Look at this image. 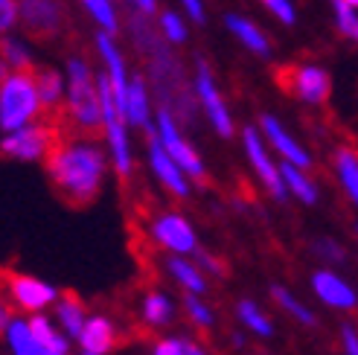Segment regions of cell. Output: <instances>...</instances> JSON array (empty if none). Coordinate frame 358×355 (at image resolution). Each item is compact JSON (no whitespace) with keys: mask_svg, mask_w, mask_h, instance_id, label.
<instances>
[{"mask_svg":"<svg viewBox=\"0 0 358 355\" xmlns=\"http://www.w3.org/2000/svg\"><path fill=\"white\" fill-rule=\"evenodd\" d=\"M187 355H207V352H204L199 344H189V347H187Z\"/></svg>","mask_w":358,"mask_h":355,"instance_id":"obj_44","label":"cell"},{"mask_svg":"<svg viewBox=\"0 0 358 355\" xmlns=\"http://www.w3.org/2000/svg\"><path fill=\"white\" fill-rule=\"evenodd\" d=\"M341 341H344V352H347V355H358V335H355V326H350V324L341 326Z\"/></svg>","mask_w":358,"mask_h":355,"instance_id":"obj_40","label":"cell"},{"mask_svg":"<svg viewBox=\"0 0 358 355\" xmlns=\"http://www.w3.org/2000/svg\"><path fill=\"white\" fill-rule=\"evenodd\" d=\"M344 3H350V6H358V0H344Z\"/></svg>","mask_w":358,"mask_h":355,"instance_id":"obj_47","label":"cell"},{"mask_svg":"<svg viewBox=\"0 0 358 355\" xmlns=\"http://www.w3.org/2000/svg\"><path fill=\"white\" fill-rule=\"evenodd\" d=\"M242 146H245V152H248L250 166H254V172L259 175L262 187L271 192V198H277V201L289 198V189H285L282 178H280V169H277V164L271 161V154H268V149H265V137L259 134V129L248 126V129L242 131Z\"/></svg>","mask_w":358,"mask_h":355,"instance_id":"obj_11","label":"cell"},{"mask_svg":"<svg viewBox=\"0 0 358 355\" xmlns=\"http://www.w3.org/2000/svg\"><path fill=\"white\" fill-rule=\"evenodd\" d=\"M155 129V134H157V140H160V146H164V152L172 157V161L181 166V172L187 175V178H192V181H204V175H207V169H204V161L199 157V152H195L187 140H184V134H181V129H178V122H175V114L169 111V108H164L160 105V111H157V126H152Z\"/></svg>","mask_w":358,"mask_h":355,"instance_id":"obj_5","label":"cell"},{"mask_svg":"<svg viewBox=\"0 0 358 355\" xmlns=\"http://www.w3.org/2000/svg\"><path fill=\"white\" fill-rule=\"evenodd\" d=\"M335 172H338V181H341V187H344V195L355 204L358 201V157H355V149L338 146Z\"/></svg>","mask_w":358,"mask_h":355,"instance_id":"obj_24","label":"cell"},{"mask_svg":"<svg viewBox=\"0 0 358 355\" xmlns=\"http://www.w3.org/2000/svg\"><path fill=\"white\" fill-rule=\"evenodd\" d=\"M96 94H99V114H102V129H105V140H108V149H111V161L120 178H129L134 169L131 161V146H129V131H125V119L117 111L114 96H111V85L108 79L96 76Z\"/></svg>","mask_w":358,"mask_h":355,"instance_id":"obj_4","label":"cell"},{"mask_svg":"<svg viewBox=\"0 0 358 355\" xmlns=\"http://www.w3.org/2000/svg\"><path fill=\"white\" fill-rule=\"evenodd\" d=\"M187 347H189V341H184V338H164L155 344L152 355H187Z\"/></svg>","mask_w":358,"mask_h":355,"instance_id":"obj_37","label":"cell"},{"mask_svg":"<svg viewBox=\"0 0 358 355\" xmlns=\"http://www.w3.org/2000/svg\"><path fill=\"white\" fill-rule=\"evenodd\" d=\"M192 256H195V262H199L204 271H210V274H222V265H219V259H213L210 254H204L201 247H195Z\"/></svg>","mask_w":358,"mask_h":355,"instance_id":"obj_39","label":"cell"},{"mask_svg":"<svg viewBox=\"0 0 358 355\" xmlns=\"http://www.w3.org/2000/svg\"><path fill=\"white\" fill-rule=\"evenodd\" d=\"M332 9H335V24L341 29L344 38H358V17H355V6L344 3V0H332Z\"/></svg>","mask_w":358,"mask_h":355,"instance_id":"obj_33","label":"cell"},{"mask_svg":"<svg viewBox=\"0 0 358 355\" xmlns=\"http://www.w3.org/2000/svg\"><path fill=\"white\" fill-rule=\"evenodd\" d=\"M79 347L82 352H96V355H108L117 344V329L114 321L105 314H94V317H85L82 332H79Z\"/></svg>","mask_w":358,"mask_h":355,"instance_id":"obj_17","label":"cell"},{"mask_svg":"<svg viewBox=\"0 0 358 355\" xmlns=\"http://www.w3.org/2000/svg\"><path fill=\"white\" fill-rule=\"evenodd\" d=\"M47 172L67 201L87 204L99 195L105 175V152L94 143L52 146L47 154Z\"/></svg>","mask_w":358,"mask_h":355,"instance_id":"obj_1","label":"cell"},{"mask_svg":"<svg viewBox=\"0 0 358 355\" xmlns=\"http://www.w3.org/2000/svg\"><path fill=\"white\" fill-rule=\"evenodd\" d=\"M52 146H56V134H52V129L32 119L21 129L6 131V137L0 140V154L12 157V161L32 164V161H44Z\"/></svg>","mask_w":358,"mask_h":355,"instance_id":"obj_6","label":"cell"},{"mask_svg":"<svg viewBox=\"0 0 358 355\" xmlns=\"http://www.w3.org/2000/svg\"><path fill=\"white\" fill-rule=\"evenodd\" d=\"M17 24V3L15 0H0V35H6Z\"/></svg>","mask_w":358,"mask_h":355,"instance_id":"obj_38","label":"cell"},{"mask_svg":"<svg viewBox=\"0 0 358 355\" xmlns=\"http://www.w3.org/2000/svg\"><path fill=\"white\" fill-rule=\"evenodd\" d=\"M35 91H38L41 108H59V102L64 99V79L56 70H32Z\"/></svg>","mask_w":358,"mask_h":355,"instance_id":"obj_25","label":"cell"},{"mask_svg":"<svg viewBox=\"0 0 358 355\" xmlns=\"http://www.w3.org/2000/svg\"><path fill=\"white\" fill-rule=\"evenodd\" d=\"M44 355H67V352H44Z\"/></svg>","mask_w":358,"mask_h":355,"instance_id":"obj_48","label":"cell"},{"mask_svg":"<svg viewBox=\"0 0 358 355\" xmlns=\"http://www.w3.org/2000/svg\"><path fill=\"white\" fill-rule=\"evenodd\" d=\"M27 324H29L35 341L41 344L44 352H67V349H70V341L56 329V324H52L50 317H44L41 312H32V317H27ZM44 352H41V355H44Z\"/></svg>","mask_w":358,"mask_h":355,"instance_id":"obj_22","label":"cell"},{"mask_svg":"<svg viewBox=\"0 0 358 355\" xmlns=\"http://www.w3.org/2000/svg\"><path fill=\"white\" fill-rule=\"evenodd\" d=\"M236 314H239V321L254 332L259 335V338H271L274 335V324H271V317H268L254 300H239L236 303Z\"/></svg>","mask_w":358,"mask_h":355,"instance_id":"obj_29","label":"cell"},{"mask_svg":"<svg viewBox=\"0 0 358 355\" xmlns=\"http://www.w3.org/2000/svg\"><path fill=\"white\" fill-rule=\"evenodd\" d=\"M184 309H187V314H189V321L199 326V329H210L213 321H216V317H213V309L204 303L199 294H189V291H187V297H184Z\"/></svg>","mask_w":358,"mask_h":355,"instance_id":"obj_32","label":"cell"},{"mask_svg":"<svg viewBox=\"0 0 358 355\" xmlns=\"http://www.w3.org/2000/svg\"><path fill=\"white\" fill-rule=\"evenodd\" d=\"M259 134L277 149V154L282 157L285 164H294V166H300V169H309V166H312V154L303 149L289 131L282 129V122H280L277 117L265 114V117L259 119Z\"/></svg>","mask_w":358,"mask_h":355,"instance_id":"obj_15","label":"cell"},{"mask_svg":"<svg viewBox=\"0 0 358 355\" xmlns=\"http://www.w3.org/2000/svg\"><path fill=\"white\" fill-rule=\"evenodd\" d=\"M96 50L105 61V79L111 85V96H114V105L117 111L122 114V99H125V87H129V73H125V61H122V52L120 47L114 44V35L111 32H96Z\"/></svg>","mask_w":358,"mask_h":355,"instance_id":"obj_16","label":"cell"},{"mask_svg":"<svg viewBox=\"0 0 358 355\" xmlns=\"http://www.w3.org/2000/svg\"><path fill=\"white\" fill-rule=\"evenodd\" d=\"M140 314H143V321H146L149 326H166L175 317V303L164 291H149L146 297H143Z\"/></svg>","mask_w":358,"mask_h":355,"instance_id":"obj_27","label":"cell"},{"mask_svg":"<svg viewBox=\"0 0 358 355\" xmlns=\"http://www.w3.org/2000/svg\"><path fill=\"white\" fill-rule=\"evenodd\" d=\"M146 131H149V164H152V172L157 175V181L164 184L166 192H172L175 198H189V178L164 152V146H160L155 129H146Z\"/></svg>","mask_w":358,"mask_h":355,"instance_id":"obj_14","label":"cell"},{"mask_svg":"<svg viewBox=\"0 0 358 355\" xmlns=\"http://www.w3.org/2000/svg\"><path fill=\"white\" fill-rule=\"evenodd\" d=\"M9 306L3 303V300H0V335H3V329H6V324H9Z\"/></svg>","mask_w":358,"mask_h":355,"instance_id":"obj_43","label":"cell"},{"mask_svg":"<svg viewBox=\"0 0 358 355\" xmlns=\"http://www.w3.org/2000/svg\"><path fill=\"white\" fill-rule=\"evenodd\" d=\"M152 239L175 256H192V251L199 247L195 227L181 216V212H160V216L152 222Z\"/></svg>","mask_w":358,"mask_h":355,"instance_id":"obj_10","label":"cell"},{"mask_svg":"<svg viewBox=\"0 0 358 355\" xmlns=\"http://www.w3.org/2000/svg\"><path fill=\"white\" fill-rule=\"evenodd\" d=\"M271 297H274V303L289 314V317H294L297 324H303V326H317V317H315V312L306 306V303H300V300L289 291V289H282V286H271Z\"/></svg>","mask_w":358,"mask_h":355,"instance_id":"obj_28","label":"cell"},{"mask_svg":"<svg viewBox=\"0 0 358 355\" xmlns=\"http://www.w3.org/2000/svg\"><path fill=\"white\" fill-rule=\"evenodd\" d=\"M137 3V9L143 12V15H152V12H157V0H134Z\"/></svg>","mask_w":358,"mask_h":355,"instance_id":"obj_42","label":"cell"},{"mask_svg":"<svg viewBox=\"0 0 358 355\" xmlns=\"http://www.w3.org/2000/svg\"><path fill=\"white\" fill-rule=\"evenodd\" d=\"M195 96H199L213 131H216L219 137H234V117H230L227 105L219 94V87H216V79H213V73H210V64L204 59L195 61Z\"/></svg>","mask_w":358,"mask_h":355,"instance_id":"obj_9","label":"cell"},{"mask_svg":"<svg viewBox=\"0 0 358 355\" xmlns=\"http://www.w3.org/2000/svg\"><path fill=\"white\" fill-rule=\"evenodd\" d=\"M160 38L169 41V44H184L187 41V24L175 12H164L160 15Z\"/></svg>","mask_w":358,"mask_h":355,"instance_id":"obj_34","label":"cell"},{"mask_svg":"<svg viewBox=\"0 0 358 355\" xmlns=\"http://www.w3.org/2000/svg\"><path fill=\"white\" fill-rule=\"evenodd\" d=\"M280 87L294 94L300 102L306 105H324L332 94V79L324 67L317 64H292L277 73Z\"/></svg>","mask_w":358,"mask_h":355,"instance_id":"obj_7","label":"cell"},{"mask_svg":"<svg viewBox=\"0 0 358 355\" xmlns=\"http://www.w3.org/2000/svg\"><path fill=\"white\" fill-rule=\"evenodd\" d=\"M17 17L32 38H56L67 27V3L64 0H24L17 6Z\"/></svg>","mask_w":358,"mask_h":355,"instance_id":"obj_8","label":"cell"},{"mask_svg":"<svg viewBox=\"0 0 358 355\" xmlns=\"http://www.w3.org/2000/svg\"><path fill=\"white\" fill-rule=\"evenodd\" d=\"M67 114L73 126L85 134H94L102 129V114H99V94H96V79L91 73L85 59H70L67 61Z\"/></svg>","mask_w":358,"mask_h":355,"instance_id":"obj_2","label":"cell"},{"mask_svg":"<svg viewBox=\"0 0 358 355\" xmlns=\"http://www.w3.org/2000/svg\"><path fill=\"white\" fill-rule=\"evenodd\" d=\"M277 169H280V178H282L285 189H289V195H294V198L303 201L306 207L317 204V187H315L312 178L306 175V169H300L294 164H285V161Z\"/></svg>","mask_w":358,"mask_h":355,"instance_id":"obj_20","label":"cell"},{"mask_svg":"<svg viewBox=\"0 0 358 355\" xmlns=\"http://www.w3.org/2000/svg\"><path fill=\"white\" fill-rule=\"evenodd\" d=\"M3 338L9 344L12 355H41V344L35 341V335L27 324V317H9V324L3 329Z\"/></svg>","mask_w":358,"mask_h":355,"instance_id":"obj_21","label":"cell"},{"mask_svg":"<svg viewBox=\"0 0 358 355\" xmlns=\"http://www.w3.org/2000/svg\"><path fill=\"white\" fill-rule=\"evenodd\" d=\"M262 3L268 6V9H271L277 17H280V21L282 24H294L297 21V15H294V6H292V0H262Z\"/></svg>","mask_w":358,"mask_h":355,"instance_id":"obj_36","label":"cell"},{"mask_svg":"<svg viewBox=\"0 0 358 355\" xmlns=\"http://www.w3.org/2000/svg\"><path fill=\"white\" fill-rule=\"evenodd\" d=\"M82 3H85L87 12L96 17V24H99L105 32H111V35L120 32V21H117V12H114L111 0H82Z\"/></svg>","mask_w":358,"mask_h":355,"instance_id":"obj_31","label":"cell"},{"mask_svg":"<svg viewBox=\"0 0 358 355\" xmlns=\"http://www.w3.org/2000/svg\"><path fill=\"white\" fill-rule=\"evenodd\" d=\"M0 59H3V64L12 70H32L29 50L15 38H0Z\"/></svg>","mask_w":358,"mask_h":355,"instance_id":"obj_30","label":"cell"},{"mask_svg":"<svg viewBox=\"0 0 358 355\" xmlns=\"http://www.w3.org/2000/svg\"><path fill=\"white\" fill-rule=\"evenodd\" d=\"M315 254H317V256H324V259H329L332 265H338V262H344V259H347L344 247H341V245H335V239H317V242H315Z\"/></svg>","mask_w":358,"mask_h":355,"instance_id":"obj_35","label":"cell"},{"mask_svg":"<svg viewBox=\"0 0 358 355\" xmlns=\"http://www.w3.org/2000/svg\"><path fill=\"white\" fill-rule=\"evenodd\" d=\"M6 73H9V67L3 64V59H0V82H3V76H6Z\"/></svg>","mask_w":358,"mask_h":355,"instance_id":"obj_45","label":"cell"},{"mask_svg":"<svg viewBox=\"0 0 358 355\" xmlns=\"http://www.w3.org/2000/svg\"><path fill=\"white\" fill-rule=\"evenodd\" d=\"M82 355H96V352H82Z\"/></svg>","mask_w":358,"mask_h":355,"instance_id":"obj_49","label":"cell"},{"mask_svg":"<svg viewBox=\"0 0 358 355\" xmlns=\"http://www.w3.org/2000/svg\"><path fill=\"white\" fill-rule=\"evenodd\" d=\"M234 347H245V338H242V335H234Z\"/></svg>","mask_w":358,"mask_h":355,"instance_id":"obj_46","label":"cell"},{"mask_svg":"<svg viewBox=\"0 0 358 355\" xmlns=\"http://www.w3.org/2000/svg\"><path fill=\"white\" fill-rule=\"evenodd\" d=\"M312 291L324 306L338 312H352L358 306V294L352 289V282H347L341 274H335L329 268L312 274Z\"/></svg>","mask_w":358,"mask_h":355,"instance_id":"obj_12","label":"cell"},{"mask_svg":"<svg viewBox=\"0 0 358 355\" xmlns=\"http://www.w3.org/2000/svg\"><path fill=\"white\" fill-rule=\"evenodd\" d=\"M224 24H227V29L234 32L250 52H257V56H262V59L271 56V41H268V35H265L257 24H250L248 17H242V15H227Z\"/></svg>","mask_w":358,"mask_h":355,"instance_id":"obj_19","label":"cell"},{"mask_svg":"<svg viewBox=\"0 0 358 355\" xmlns=\"http://www.w3.org/2000/svg\"><path fill=\"white\" fill-rule=\"evenodd\" d=\"M9 291L15 297V303L24 312H44L47 306L56 303L59 289L38 277H27V274H9Z\"/></svg>","mask_w":358,"mask_h":355,"instance_id":"obj_13","label":"cell"},{"mask_svg":"<svg viewBox=\"0 0 358 355\" xmlns=\"http://www.w3.org/2000/svg\"><path fill=\"white\" fill-rule=\"evenodd\" d=\"M184 9H187V15L192 17V21L195 24H204V3H201V0H184Z\"/></svg>","mask_w":358,"mask_h":355,"instance_id":"obj_41","label":"cell"},{"mask_svg":"<svg viewBox=\"0 0 358 355\" xmlns=\"http://www.w3.org/2000/svg\"><path fill=\"white\" fill-rule=\"evenodd\" d=\"M41 114L32 70H12L0 82V131H15Z\"/></svg>","mask_w":358,"mask_h":355,"instance_id":"obj_3","label":"cell"},{"mask_svg":"<svg viewBox=\"0 0 358 355\" xmlns=\"http://www.w3.org/2000/svg\"><path fill=\"white\" fill-rule=\"evenodd\" d=\"M122 119L125 126L134 129H152V105H149V87L143 82V76L129 79L122 99Z\"/></svg>","mask_w":358,"mask_h":355,"instance_id":"obj_18","label":"cell"},{"mask_svg":"<svg viewBox=\"0 0 358 355\" xmlns=\"http://www.w3.org/2000/svg\"><path fill=\"white\" fill-rule=\"evenodd\" d=\"M56 317H59V324L64 329V335H70V338H79V332H82V324H85V306L79 303V300L73 294H67V297H56Z\"/></svg>","mask_w":358,"mask_h":355,"instance_id":"obj_26","label":"cell"},{"mask_svg":"<svg viewBox=\"0 0 358 355\" xmlns=\"http://www.w3.org/2000/svg\"><path fill=\"white\" fill-rule=\"evenodd\" d=\"M166 271L172 274V280L178 282L181 289H187L189 294H204L207 291V280H204V274L199 271V265H192L189 259H184V256H169L166 259Z\"/></svg>","mask_w":358,"mask_h":355,"instance_id":"obj_23","label":"cell"}]
</instances>
